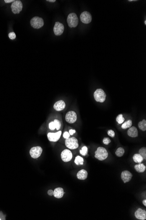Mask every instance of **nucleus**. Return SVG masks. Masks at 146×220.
<instances>
[{"label":"nucleus","mask_w":146,"mask_h":220,"mask_svg":"<svg viewBox=\"0 0 146 220\" xmlns=\"http://www.w3.org/2000/svg\"><path fill=\"white\" fill-rule=\"evenodd\" d=\"M95 156L97 160L102 161L106 160L108 157V153L105 148L99 147L95 152Z\"/></svg>","instance_id":"f257e3e1"},{"label":"nucleus","mask_w":146,"mask_h":220,"mask_svg":"<svg viewBox=\"0 0 146 220\" xmlns=\"http://www.w3.org/2000/svg\"><path fill=\"white\" fill-rule=\"evenodd\" d=\"M67 22L70 27H75L78 24V19L77 15L75 13H71L68 15Z\"/></svg>","instance_id":"f03ea898"},{"label":"nucleus","mask_w":146,"mask_h":220,"mask_svg":"<svg viewBox=\"0 0 146 220\" xmlns=\"http://www.w3.org/2000/svg\"><path fill=\"white\" fill-rule=\"evenodd\" d=\"M94 96L96 101L102 103L104 102L106 100V95L102 89H97L95 92Z\"/></svg>","instance_id":"7ed1b4c3"},{"label":"nucleus","mask_w":146,"mask_h":220,"mask_svg":"<svg viewBox=\"0 0 146 220\" xmlns=\"http://www.w3.org/2000/svg\"><path fill=\"white\" fill-rule=\"evenodd\" d=\"M65 145L66 147L71 149H75L77 148L79 146L78 140L75 137L66 139Z\"/></svg>","instance_id":"20e7f679"},{"label":"nucleus","mask_w":146,"mask_h":220,"mask_svg":"<svg viewBox=\"0 0 146 220\" xmlns=\"http://www.w3.org/2000/svg\"><path fill=\"white\" fill-rule=\"evenodd\" d=\"M30 24L35 29H40L44 25V21L42 18L35 16L31 19Z\"/></svg>","instance_id":"39448f33"},{"label":"nucleus","mask_w":146,"mask_h":220,"mask_svg":"<svg viewBox=\"0 0 146 220\" xmlns=\"http://www.w3.org/2000/svg\"><path fill=\"white\" fill-rule=\"evenodd\" d=\"M23 8L22 2L19 0H15L12 4L11 9L12 11L14 14H18L21 12Z\"/></svg>","instance_id":"423d86ee"},{"label":"nucleus","mask_w":146,"mask_h":220,"mask_svg":"<svg viewBox=\"0 0 146 220\" xmlns=\"http://www.w3.org/2000/svg\"><path fill=\"white\" fill-rule=\"evenodd\" d=\"M42 152L43 149L40 146H35L31 148L29 152L32 158L37 159L41 156Z\"/></svg>","instance_id":"0eeeda50"},{"label":"nucleus","mask_w":146,"mask_h":220,"mask_svg":"<svg viewBox=\"0 0 146 220\" xmlns=\"http://www.w3.org/2000/svg\"><path fill=\"white\" fill-rule=\"evenodd\" d=\"M66 121L69 123H73L76 122L77 119L76 113L74 111H69L66 115Z\"/></svg>","instance_id":"6e6552de"},{"label":"nucleus","mask_w":146,"mask_h":220,"mask_svg":"<svg viewBox=\"0 0 146 220\" xmlns=\"http://www.w3.org/2000/svg\"><path fill=\"white\" fill-rule=\"evenodd\" d=\"M61 157L64 162H68L71 160L72 153L69 149H65L61 152Z\"/></svg>","instance_id":"1a4fd4ad"},{"label":"nucleus","mask_w":146,"mask_h":220,"mask_svg":"<svg viewBox=\"0 0 146 220\" xmlns=\"http://www.w3.org/2000/svg\"><path fill=\"white\" fill-rule=\"evenodd\" d=\"M81 21L84 24H88L91 22L92 20V15L89 12H84L80 15Z\"/></svg>","instance_id":"9d476101"},{"label":"nucleus","mask_w":146,"mask_h":220,"mask_svg":"<svg viewBox=\"0 0 146 220\" xmlns=\"http://www.w3.org/2000/svg\"><path fill=\"white\" fill-rule=\"evenodd\" d=\"M64 29V26L60 22H56L53 28V31L56 36H60L63 33Z\"/></svg>","instance_id":"9b49d317"},{"label":"nucleus","mask_w":146,"mask_h":220,"mask_svg":"<svg viewBox=\"0 0 146 220\" xmlns=\"http://www.w3.org/2000/svg\"><path fill=\"white\" fill-rule=\"evenodd\" d=\"M61 134V131L58 132L57 133H49L47 134V137L49 141L56 142L60 138Z\"/></svg>","instance_id":"f8f14e48"},{"label":"nucleus","mask_w":146,"mask_h":220,"mask_svg":"<svg viewBox=\"0 0 146 220\" xmlns=\"http://www.w3.org/2000/svg\"><path fill=\"white\" fill-rule=\"evenodd\" d=\"M135 217L139 220H144L146 219V212L142 209H138L135 213Z\"/></svg>","instance_id":"ddd939ff"},{"label":"nucleus","mask_w":146,"mask_h":220,"mask_svg":"<svg viewBox=\"0 0 146 220\" xmlns=\"http://www.w3.org/2000/svg\"><path fill=\"white\" fill-rule=\"evenodd\" d=\"M132 177V174L128 171H123L121 174V179L123 181L124 183H126L129 182L131 179Z\"/></svg>","instance_id":"4468645a"},{"label":"nucleus","mask_w":146,"mask_h":220,"mask_svg":"<svg viewBox=\"0 0 146 220\" xmlns=\"http://www.w3.org/2000/svg\"><path fill=\"white\" fill-rule=\"evenodd\" d=\"M66 106V104L63 100H60L55 103L53 108L57 111L63 110Z\"/></svg>","instance_id":"2eb2a0df"},{"label":"nucleus","mask_w":146,"mask_h":220,"mask_svg":"<svg viewBox=\"0 0 146 220\" xmlns=\"http://www.w3.org/2000/svg\"><path fill=\"white\" fill-rule=\"evenodd\" d=\"M127 134L130 137H137L138 135L137 129L135 127H130L127 132Z\"/></svg>","instance_id":"dca6fc26"},{"label":"nucleus","mask_w":146,"mask_h":220,"mask_svg":"<svg viewBox=\"0 0 146 220\" xmlns=\"http://www.w3.org/2000/svg\"><path fill=\"white\" fill-rule=\"evenodd\" d=\"M64 193V192L63 191V189L61 188H57L55 189L54 191L53 196L56 198L60 199L63 196Z\"/></svg>","instance_id":"f3484780"},{"label":"nucleus","mask_w":146,"mask_h":220,"mask_svg":"<svg viewBox=\"0 0 146 220\" xmlns=\"http://www.w3.org/2000/svg\"><path fill=\"white\" fill-rule=\"evenodd\" d=\"M88 172L85 170H81L77 173V177L80 180H85L88 177Z\"/></svg>","instance_id":"a211bd4d"},{"label":"nucleus","mask_w":146,"mask_h":220,"mask_svg":"<svg viewBox=\"0 0 146 220\" xmlns=\"http://www.w3.org/2000/svg\"><path fill=\"white\" fill-rule=\"evenodd\" d=\"M135 170L138 173H143L146 170V166L143 163H139L136 164L134 166Z\"/></svg>","instance_id":"6ab92c4d"},{"label":"nucleus","mask_w":146,"mask_h":220,"mask_svg":"<svg viewBox=\"0 0 146 220\" xmlns=\"http://www.w3.org/2000/svg\"><path fill=\"white\" fill-rule=\"evenodd\" d=\"M133 160L135 163H140L143 161V159L139 154H135L133 156Z\"/></svg>","instance_id":"aec40b11"},{"label":"nucleus","mask_w":146,"mask_h":220,"mask_svg":"<svg viewBox=\"0 0 146 220\" xmlns=\"http://www.w3.org/2000/svg\"><path fill=\"white\" fill-rule=\"evenodd\" d=\"M139 128L142 131H145L146 130V120H143L140 122L138 123Z\"/></svg>","instance_id":"412c9836"},{"label":"nucleus","mask_w":146,"mask_h":220,"mask_svg":"<svg viewBox=\"0 0 146 220\" xmlns=\"http://www.w3.org/2000/svg\"><path fill=\"white\" fill-rule=\"evenodd\" d=\"M132 125V121L131 120H127L126 122L123 123L122 125V128L123 129H126L130 128Z\"/></svg>","instance_id":"4be33fe9"},{"label":"nucleus","mask_w":146,"mask_h":220,"mask_svg":"<svg viewBox=\"0 0 146 220\" xmlns=\"http://www.w3.org/2000/svg\"><path fill=\"white\" fill-rule=\"evenodd\" d=\"M75 162L77 165H83L84 164V159L82 157H80V156H77L75 158Z\"/></svg>","instance_id":"5701e85b"},{"label":"nucleus","mask_w":146,"mask_h":220,"mask_svg":"<svg viewBox=\"0 0 146 220\" xmlns=\"http://www.w3.org/2000/svg\"><path fill=\"white\" fill-rule=\"evenodd\" d=\"M125 152V150L122 147L119 148L115 152V154L118 157H121L123 156Z\"/></svg>","instance_id":"b1692460"},{"label":"nucleus","mask_w":146,"mask_h":220,"mask_svg":"<svg viewBox=\"0 0 146 220\" xmlns=\"http://www.w3.org/2000/svg\"><path fill=\"white\" fill-rule=\"evenodd\" d=\"M139 154L143 158V160L146 159V147H143L140 149Z\"/></svg>","instance_id":"393cba45"},{"label":"nucleus","mask_w":146,"mask_h":220,"mask_svg":"<svg viewBox=\"0 0 146 220\" xmlns=\"http://www.w3.org/2000/svg\"><path fill=\"white\" fill-rule=\"evenodd\" d=\"M116 121L118 123H119V124H122V123H123V122L124 121L125 119H124V118L123 117V114H121L119 115L117 117H116Z\"/></svg>","instance_id":"a878e982"},{"label":"nucleus","mask_w":146,"mask_h":220,"mask_svg":"<svg viewBox=\"0 0 146 220\" xmlns=\"http://www.w3.org/2000/svg\"><path fill=\"white\" fill-rule=\"evenodd\" d=\"M80 154L82 156H86V155L88 154V148L86 147V146H83V147L82 148V149L80 150Z\"/></svg>","instance_id":"bb28decb"},{"label":"nucleus","mask_w":146,"mask_h":220,"mask_svg":"<svg viewBox=\"0 0 146 220\" xmlns=\"http://www.w3.org/2000/svg\"><path fill=\"white\" fill-rule=\"evenodd\" d=\"M53 121L54 122L55 125L56 126V129L57 130H59L61 127V123H60V121L57 119Z\"/></svg>","instance_id":"cd10ccee"},{"label":"nucleus","mask_w":146,"mask_h":220,"mask_svg":"<svg viewBox=\"0 0 146 220\" xmlns=\"http://www.w3.org/2000/svg\"><path fill=\"white\" fill-rule=\"evenodd\" d=\"M49 128L51 130H54L56 128V126L55 125L54 122L52 121L49 123Z\"/></svg>","instance_id":"c85d7f7f"},{"label":"nucleus","mask_w":146,"mask_h":220,"mask_svg":"<svg viewBox=\"0 0 146 220\" xmlns=\"http://www.w3.org/2000/svg\"><path fill=\"white\" fill-rule=\"evenodd\" d=\"M111 142V140L109 138V137H105L103 139V143L106 145H109V143Z\"/></svg>","instance_id":"c756f323"},{"label":"nucleus","mask_w":146,"mask_h":220,"mask_svg":"<svg viewBox=\"0 0 146 220\" xmlns=\"http://www.w3.org/2000/svg\"><path fill=\"white\" fill-rule=\"evenodd\" d=\"M9 37L11 40H14L16 38V34L14 32H12L9 34Z\"/></svg>","instance_id":"7c9ffc66"},{"label":"nucleus","mask_w":146,"mask_h":220,"mask_svg":"<svg viewBox=\"0 0 146 220\" xmlns=\"http://www.w3.org/2000/svg\"><path fill=\"white\" fill-rule=\"evenodd\" d=\"M108 134L109 135V136H110V137H115V132L113 130H109L108 132Z\"/></svg>","instance_id":"2f4dec72"},{"label":"nucleus","mask_w":146,"mask_h":220,"mask_svg":"<svg viewBox=\"0 0 146 220\" xmlns=\"http://www.w3.org/2000/svg\"><path fill=\"white\" fill-rule=\"evenodd\" d=\"M70 134H69V133L68 132H65L63 134V137L65 138V139H67L69 138V137H70Z\"/></svg>","instance_id":"473e14b6"},{"label":"nucleus","mask_w":146,"mask_h":220,"mask_svg":"<svg viewBox=\"0 0 146 220\" xmlns=\"http://www.w3.org/2000/svg\"><path fill=\"white\" fill-rule=\"evenodd\" d=\"M5 220V215L2 212L0 211V220Z\"/></svg>","instance_id":"72a5a7b5"},{"label":"nucleus","mask_w":146,"mask_h":220,"mask_svg":"<svg viewBox=\"0 0 146 220\" xmlns=\"http://www.w3.org/2000/svg\"><path fill=\"white\" fill-rule=\"evenodd\" d=\"M53 193H54V191H53L52 190H49L48 191V194L49 195V196H52L53 195Z\"/></svg>","instance_id":"f704fd0d"},{"label":"nucleus","mask_w":146,"mask_h":220,"mask_svg":"<svg viewBox=\"0 0 146 220\" xmlns=\"http://www.w3.org/2000/svg\"><path fill=\"white\" fill-rule=\"evenodd\" d=\"M75 132H76V131H75V130L71 129V130H70L69 131V133L71 135H72L74 134H75Z\"/></svg>","instance_id":"c9c22d12"},{"label":"nucleus","mask_w":146,"mask_h":220,"mask_svg":"<svg viewBox=\"0 0 146 220\" xmlns=\"http://www.w3.org/2000/svg\"><path fill=\"white\" fill-rule=\"evenodd\" d=\"M14 0H4L5 2L6 3H11L12 2H14Z\"/></svg>","instance_id":"e433bc0d"},{"label":"nucleus","mask_w":146,"mask_h":220,"mask_svg":"<svg viewBox=\"0 0 146 220\" xmlns=\"http://www.w3.org/2000/svg\"><path fill=\"white\" fill-rule=\"evenodd\" d=\"M46 1H49V2H54L56 1L55 0H47Z\"/></svg>","instance_id":"4c0bfd02"},{"label":"nucleus","mask_w":146,"mask_h":220,"mask_svg":"<svg viewBox=\"0 0 146 220\" xmlns=\"http://www.w3.org/2000/svg\"><path fill=\"white\" fill-rule=\"evenodd\" d=\"M143 205L145 206H146V200H144L143 201Z\"/></svg>","instance_id":"58836bf2"},{"label":"nucleus","mask_w":146,"mask_h":220,"mask_svg":"<svg viewBox=\"0 0 146 220\" xmlns=\"http://www.w3.org/2000/svg\"><path fill=\"white\" fill-rule=\"evenodd\" d=\"M145 24H146V21H145Z\"/></svg>","instance_id":"ea45409f"}]
</instances>
